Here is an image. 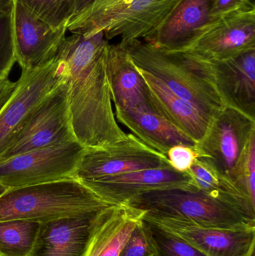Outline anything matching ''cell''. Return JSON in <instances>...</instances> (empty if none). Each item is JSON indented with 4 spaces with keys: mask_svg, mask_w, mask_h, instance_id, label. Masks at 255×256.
Returning a JSON list of instances; mask_svg holds the SVG:
<instances>
[{
    "mask_svg": "<svg viewBox=\"0 0 255 256\" xmlns=\"http://www.w3.org/2000/svg\"><path fill=\"white\" fill-rule=\"evenodd\" d=\"M225 106L255 120V50L223 62H211Z\"/></svg>",
    "mask_w": 255,
    "mask_h": 256,
    "instance_id": "17",
    "label": "cell"
},
{
    "mask_svg": "<svg viewBox=\"0 0 255 256\" xmlns=\"http://www.w3.org/2000/svg\"><path fill=\"white\" fill-rule=\"evenodd\" d=\"M158 256H208L196 246L165 227L144 219Z\"/></svg>",
    "mask_w": 255,
    "mask_h": 256,
    "instance_id": "25",
    "label": "cell"
},
{
    "mask_svg": "<svg viewBox=\"0 0 255 256\" xmlns=\"http://www.w3.org/2000/svg\"><path fill=\"white\" fill-rule=\"evenodd\" d=\"M11 26L16 62L31 70L52 61L66 37L67 27L55 28L12 0Z\"/></svg>",
    "mask_w": 255,
    "mask_h": 256,
    "instance_id": "14",
    "label": "cell"
},
{
    "mask_svg": "<svg viewBox=\"0 0 255 256\" xmlns=\"http://www.w3.org/2000/svg\"><path fill=\"white\" fill-rule=\"evenodd\" d=\"M95 1L96 0H76V12L74 15L82 12Z\"/></svg>",
    "mask_w": 255,
    "mask_h": 256,
    "instance_id": "31",
    "label": "cell"
},
{
    "mask_svg": "<svg viewBox=\"0 0 255 256\" xmlns=\"http://www.w3.org/2000/svg\"><path fill=\"white\" fill-rule=\"evenodd\" d=\"M40 224L31 221L0 222V256H28L32 250Z\"/></svg>",
    "mask_w": 255,
    "mask_h": 256,
    "instance_id": "23",
    "label": "cell"
},
{
    "mask_svg": "<svg viewBox=\"0 0 255 256\" xmlns=\"http://www.w3.org/2000/svg\"><path fill=\"white\" fill-rule=\"evenodd\" d=\"M142 218L173 232L208 256H255V228L221 230L145 214Z\"/></svg>",
    "mask_w": 255,
    "mask_h": 256,
    "instance_id": "15",
    "label": "cell"
},
{
    "mask_svg": "<svg viewBox=\"0 0 255 256\" xmlns=\"http://www.w3.org/2000/svg\"><path fill=\"white\" fill-rule=\"evenodd\" d=\"M55 28L67 27L76 12V0H15Z\"/></svg>",
    "mask_w": 255,
    "mask_h": 256,
    "instance_id": "24",
    "label": "cell"
},
{
    "mask_svg": "<svg viewBox=\"0 0 255 256\" xmlns=\"http://www.w3.org/2000/svg\"><path fill=\"white\" fill-rule=\"evenodd\" d=\"M16 86V82L9 79L0 80V110L10 98Z\"/></svg>",
    "mask_w": 255,
    "mask_h": 256,
    "instance_id": "30",
    "label": "cell"
},
{
    "mask_svg": "<svg viewBox=\"0 0 255 256\" xmlns=\"http://www.w3.org/2000/svg\"><path fill=\"white\" fill-rule=\"evenodd\" d=\"M73 141L76 140L72 127L67 87L60 80L37 106L10 147L1 156L0 162L30 150Z\"/></svg>",
    "mask_w": 255,
    "mask_h": 256,
    "instance_id": "8",
    "label": "cell"
},
{
    "mask_svg": "<svg viewBox=\"0 0 255 256\" xmlns=\"http://www.w3.org/2000/svg\"><path fill=\"white\" fill-rule=\"evenodd\" d=\"M170 167L167 156L129 134L124 140L108 147L85 148L74 178L78 180L94 179Z\"/></svg>",
    "mask_w": 255,
    "mask_h": 256,
    "instance_id": "9",
    "label": "cell"
},
{
    "mask_svg": "<svg viewBox=\"0 0 255 256\" xmlns=\"http://www.w3.org/2000/svg\"><path fill=\"white\" fill-rule=\"evenodd\" d=\"M84 148L77 141L41 148L0 162V184L6 189L75 178Z\"/></svg>",
    "mask_w": 255,
    "mask_h": 256,
    "instance_id": "7",
    "label": "cell"
},
{
    "mask_svg": "<svg viewBox=\"0 0 255 256\" xmlns=\"http://www.w3.org/2000/svg\"><path fill=\"white\" fill-rule=\"evenodd\" d=\"M119 256H158L155 245L143 220L132 232Z\"/></svg>",
    "mask_w": 255,
    "mask_h": 256,
    "instance_id": "27",
    "label": "cell"
},
{
    "mask_svg": "<svg viewBox=\"0 0 255 256\" xmlns=\"http://www.w3.org/2000/svg\"><path fill=\"white\" fill-rule=\"evenodd\" d=\"M145 212L118 206L94 234L85 256H119Z\"/></svg>",
    "mask_w": 255,
    "mask_h": 256,
    "instance_id": "21",
    "label": "cell"
},
{
    "mask_svg": "<svg viewBox=\"0 0 255 256\" xmlns=\"http://www.w3.org/2000/svg\"><path fill=\"white\" fill-rule=\"evenodd\" d=\"M115 115L135 136L165 156H167L169 149L177 144L192 147L197 144L154 111L115 108Z\"/></svg>",
    "mask_w": 255,
    "mask_h": 256,
    "instance_id": "20",
    "label": "cell"
},
{
    "mask_svg": "<svg viewBox=\"0 0 255 256\" xmlns=\"http://www.w3.org/2000/svg\"><path fill=\"white\" fill-rule=\"evenodd\" d=\"M251 6H255L252 0H214L210 13V22Z\"/></svg>",
    "mask_w": 255,
    "mask_h": 256,
    "instance_id": "29",
    "label": "cell"
},
{
    "mask_svg": "<svg viewBox=\"0 0 255 256\" xmlns=\"http://www.w3.org/2000/svg\"><path fill=\"white\" fill-rule=\"evenodd\" d=\"M124 206L143 210L145 214L221 230L255 228L251 220L237 208L202 191L158 190L129 201Z\"/></svg>",
    "mask_w": 255,
    "mask_h": 256,
    "instance_id": "5",
    "label": "cell"
},
{
    "mask_svg": "<svg viewBox=\"0 0 255 256\" xmlns=\"http://www.w3.org/2000/svg\"><path fill=\"white\" fill-rule=\"evenodd\" d=\"M15 62H16L10 10L0 14V80L8 79Z\"/></svg>",
    "mask_w": 255,
    "mask_h": 256,
    "instance_id": "26",
    "label": "cell"
},
{
    "mask_svg": "<svg viewBox=\"0 0 255 256\" xmlns=\"http://www.w3.org/2000/svg\"><path fill=\"white\" fill-rule=\"evenodd\" d=\"M124 48L138 68L151 74L213 118L225 108L211 62L190 51L167 52L142 40L130 42Z\"/></svg>",
    "mask_w": 255,
    "mask_h": 256,
    "instance_id": "2",
    "label": "cell"
},
{
    "mask_svg": "<svg viewBox=\"0 0 255 256\" xmlns=\"http://www.w3.org/2000/svg\"><path fill=\"white\" fill-rule=\"evenodd\" d=\"M196 146L192 147L180 144L171 148L167 158L172 168L181 172H188L193 162L199 158Z\"/></svg>",
    "mask_w": 255,
    "mask_h": 256,
    "instance_id": "28",
    "label": "cell"
},
{
    "mask_svg": "<svg viewBox=\"0 0 255 256\" xmlns=\"http://www.w3.org/2000/svg\"><path fill=\"white\" fill-rule=\"evenodd\" d=\"M113 206L76 178L8 189L0 196V222H49ZM116 206V204H115Z\"/></svg>",
    "mask_w": 255,
    "mask_h": 256,
    "instance_id": "4",
    "label": "cell"
},
{
    "mask_svg": "<svg viewBox=\"0 0 255 256\" xmlns=\"http://www.w3.org/2000/svg\"><path fill=\"white\" fill-rule=\"evenodd\" d=\"M199 190L232 204L255 221V203L205 158H198L189 170Z\"/></svg>",
    "mask_w": 255,
    "mask_h": 256,
    "instance_id": "22",
    "label": "cell"
},
{
    "mask_svg": "<svg viewBox=\"0 0 255 256\" xmlns=\"http://www.w3.org/2000/svg\"><path fill=\"white\" fill-rule=\"evenodd\" d=\"M106 70L115 108L156 110L148 86L125 48L108 44Z\"/></svg>",
    "mask_w": 255,
    "mask_h": 256,
    "instance_id": "19",
    "label": "cell"
},
{
    "mask_svg": "<svg viewBox=\"0 0 255 256\" xmlns=\"http://www.w3.org/2000/svg\"><path fill=\"white\" fill-rule=\"evenodd\" d=\"M79 180L103 201L116 206H124L136 196L158 190H199L190 172H181L172 167Z\"/></svg>",
    "mask_w": 255,
    "mask_h": 256,
    "instance_id": "13",
    "label": "cell"
},
{
    "mask_svg": "<svg viewBox=\"0 0 255 256\" xmlns=\"http://www.w3.org/2000/svg\"><path fill=\"white\" fill-rule=\"evenodd\" d=\"M118 206L40 224L28 256H85L94 234Z\"/></svg>",
    "mask_w": 255,
    "mask_h": 256,
    "instance_id": "11",
    "label": "cell"
},
{
    "mask_svg": "<svg viewBox=\"0 0 255 256\" xmlns=\"http://www.w3.org/2000/svg\"><path fill=\"white\" fill-rule=\"evenodd\" d=\"M138 70L148 86L151 102L159 115L196 144L200 142L209 129L213 117L177 96L151 74L140 68Z\"/></svg>",
    "mask_w": 255,
    "mask_h": 256,
    "instance_id": "18",
    "label": "cell"
},
{
    "mask_svg": "<svg viewBox=\"0 0 255 256\" xmlns=\"http://www.w3.org/2000/svg\"><path fill=\"white\" fill-rule=\"evenodd\" d=\"M6 190H7V189L4 186H3L2 185L0 184V196L2 195Z\"/></svg>",
    "mask_w": 255,
    "mask_h": 256,
    "instance_id": "33",
    "label": "cell"
},
{
    "mask_svg": "<svg viewBox=\"0 0 255 256\" xmlns=\"http://www.w3.org/2000/svg\"><path fill=\"white\" fill-rule=\"evenodd\" d=\"M181 0H96L69 21L71 34L103 32L106 40L119 38L120 46L144 40L155 32Z\"/></svg>",
    "mask_w": 255,
    "mask_h": 256,
    "instance_id": "3",
    "label": "cell"
},
{
    "mask_svg": "<svg viewBox=\"0 0 255 256\" xmlns=\"http://www.w3.org/2000/svg\"><path fill=\"white\" fill-rule=\"evenodd\" d=\"M109 42L103 32L71 34L55 55L56 72L67 87L72 127L85 148H103L124 140L112 106L106 70Z\"/></svg>",
    "mask_w": 255,
    "mask_h": 256,
    "instance_id": "1",
    "label": "cell"
},
{
    "mask_svg": "<svg viewBox=\"0 0 255 256\" xmlns=\"http://www.w3.org/2000/svg\"><path fill=\"white\" fill-rule=\"evenodd\" d=\"M214 0H181L163 24L144 39L167 52L188 50L210 22Z\"/></svg>",
    "mask_w": 255,
    "mask_h": 256,
    "instance_id": "16",
    "label": "cell"
},
{
    "mask_svg": "<svg viewBox=\"0 0 255 256\" xmlns=\"http://www.w3.org/2000/svg\"><path fill=\"white\" fill-rule=\"evenodd\" d=\"M12 0H0V14L9 12L11 8Z\"/></svg>",
    "mask_w": 255,
    "mask_h": 256,
    "instance_id": "32",
    "label": "cell"
},
{
    "mask_svg": "<svg viewBox=\"0 0 255 256\" xmlns=\"http://www.w3.org/2000/svg\"><path fill=\"white\" fill-rule=\"evenodd\" d=\"M255 50V8H246L209 22L188 50L209 62H223Z\"/></svg>",
    "mask_w": 255,
    "mask_h": 256,
    "instance_id": "12",
    "label": "cell"
},
{
    "mask_svg": "<svg viewBox=\"0 0 255 256\" xmlns=\"http://www.w3.org/2000/svg\"><path fill=\"white\" fill-rule=\"evenodd\" d=\"M254 142L255 120L225 106L213 118L206 135L196 148L199 158H205L244 192L241 186V166Z\"/></svg>",
    "mask_w": 255,
    "mask_h": 256,
    "instance_id": "6",
    "label": "cell"
},
{
    "mask_svg": "<svg viewBox=\"0 0 255 256\" xmlns=\"http://www.w3.org/2000/svg\"><path fill=\"white\" fill-rule=\"evenodd\" d=\"M59 82L55 58L40 67L22 70L16 88L0 110V158L40 102Z\"/></svg>",
    "mask_w": 255,
    "mask_h": 256,
    "instance_id": "10",
    "label": "cell"
}]
</instances>
